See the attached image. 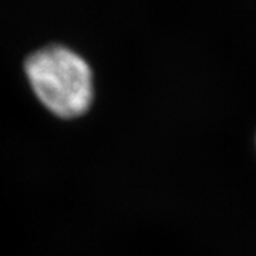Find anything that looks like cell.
<instances>
[{"label": "cell", "mask_w": 256, "mask_h": 256, "mask_svg": "<svg viewBox=\"0 0 256 256\" xmlns=\"http://www.w3.org/2000/svg\"><path fill=\"white\" fill-rule=\"evenodd\" d=\"M24 70L37 97L57 116L70 118L90 107L92 68L72 48L60 44L38 48L28 57Z\"/></svg>", "instance_id": "cell-1"}]
</instances>
